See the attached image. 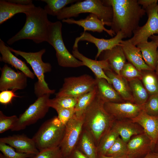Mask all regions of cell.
Wrapping results in <instances>:
<instances>
[{"mask_svg":"<svg viewBox=\"0 0 158 158\" xmlns=\"http://www.w3.org/2000/svg\"><path fill=\"white\" fill-rule=\"evenodd\" d=\"M104 4L111 6L113 17L111 26L116 34L119 31L126 38H131L133 32L139 26L140 19L146 11L139 5L137 0H105Z\"/></svg>","mask_w":158,"mask_h":158,"instance_id":"cell-1","label":"cell"},{"mask_svg":"<svg viewBox=\"0 0 158 158\" xmlns=\"http://www.w3.org/2000/svg\"><path fill=\"white\" fill-rule=\"evenodd\" d=\"M26 20L21 30L7 41L9 45L23 39L32 40L37 44L47 42L50 22L47 14L40 6H35L25 14Z\"/></svg>","mask_w":158,"mask_h":158,"instance_id":"cell-2","label":"cell"},{"mask_svg":"<svg viewBox=\"0 0 158 158\" xmlns=\"http://www.w3.org/2000/svg\"><path fill=\"white\" fill-rule=\"evenodd\" d=\"M104 103L97 93L83 115V128L92 135L97 146L102 138L112 128L116 120L105 110Z\"/></svg>","mask_w":158,"mask_h":158,"instance_id":"cell-3","label":"cell"},{"mask_svg":"<svg viewBox=\"0 0 158 158\" xmlns=\"http://www.w3.org/2000/svg\"><path fill=\"white\" fill-rule=\"evenodd\" d=\"M90 13L96 15L102 21L111 26L113 17L112 7L105 4L103 0H79L70 6L65 7L56 16L57 19L63 20L77 17L82 13Z\"/></svg>","mask_w":158,"mask_h":158,"instance_id":"cell-4","label":"cell"},{"mask_svg":"<svg viewBox=\"0 0 158 158\" xmlns=\"http://www.w3.org/2000/svg\"><path fill=\"white\" fill-rule=\"evenodd\" d=\"M9 48L16 56H20L24 59L32 68L38 79L34 86V93L37 98L46 94L51 95L55 92V90L50 89L44 79V74L50 72L52 68L49 63L44 62L42 60V56L46 51L45 49L36 52H28L16 50L9 47Z\"/></svg>","mask_w":158,"mask_h":158,"instance_id":"cell-5","label":"cell"},{"mask_svg":"<svg viewBox=\"0 0 158 158\" xmlns=\"http://www.w3.org/2000/svg\"><path fill=\"white\" fill-rule=\"evenodd\" d=\"M65 126L57 116L45 121L32 139L39 151L59 147L63 136Z\"/></svg>","mask_w":158,"mask_h":158,"instance_id":"cell-6","label":"cell"},{"mask_svg":"<svg viewBox=\"0 0 158 158\" xmlns=\"http://www.w3.org/2000/svg\"><path fill=\"white\" fill-rule=\"evenodd\" d=\"M62 24L59 21L50 22L47 41L54 49L59 65L68 68L83 66L82 62L75 58L66 47L62 35Z\"/></svg>","mask_w":158,"mask_h":158,"instance_id":"cell-7","label":"cell"},{"mask_svg":"<svg viewBox=\"0 0 158 158\" xmlns=\"http://www.w3.org/2000/svg\"><path fill=\"white\" fill-rule=\"evenodd\" d=\"M50 95L46 94L37 98L25 111L20 115L12 131H18L35 123L40 119L44 118L50 108L48 101Z\"/></svg>","mask_w":158,"mask_h":158,"instance_id":"cell-8","label":"cell"},{"mask_svg":"<svg viewBox=\"0 0 158 158\" xmlns=\"http://www.w3.org/2000/svg\"><path fill=\"white\" fill-rule=\"evenodd\" d=\"M96 80L85 74L65 78L62 87L56 97H69L78 98L92 90L96 86Z\"/></svg>","mask_w":158,"mask_h":158,"instance_id":"cell-9","label":"cell"},{"mask_svg":"<svg viewBox=\"0 0 158 158\" xmlns=\"http://www.w3.org/2000/svg\"><path fill=\"white\" fill-rule=\"evenodd\" d=\"M157 3L149 6L145 9L148 16L145 24L139 26L133 32V36L129 39L135 45L148 41L150 37L158 34V7Z\"/></svg>","mask_w":158,"mask_h":158,"instance_id":"cell-10","label":"cell"},{"mask_svg":"<svg viewBox=\"0 0 158 158\" xmlns=\"http://www.w3.org/2000/svg\"><path fill=\"white\" fill-rule=\"evenodd\" d=\"M83 116L74 114L65 125L64 133L59 146L63 158L68 157L76 148L83 129Z\"/></svg>","mask_w":158,"mask_h":158,"instance_id":"cell-11","label":"cell"},{"mask_svg":"<svg viewBox=\"0 0 158 158\" xmlns=\"http://www.w3.org/2000/svg\"><path fill=\"white\" fill-rule=\"evenodd\" d=\"M0 91L23 90L27 86L28 77L23 72L16 71L7 64L0 68Z\"/></svg>","mask_w":158,"mask_h":158,"instance_id":"cell-12","label":"cell"},{"mask_svg":"<svg viewBox=\"0 0 158 158\" xmlns=\"http://www.w3.org/2000/svg\"><path fill=\"white\" fill-rule=\"evenodd\" d=\"M144 104L138 105L130 102H105L106 111L116 120L131 119L137 116L144 109Z\"/></svg>","mask_w":158,"mask_h":158,"instance_id":"cell-13","label":"cell"},{"mask_svg":"<svg viewBox=\"0 0 158 158\" xmlns=\"http://www.w3.org/2000/svg\"><path fill=\"white\" fill-rule=\"evenodd\" d=\"M124 38H125L124 35L121 31L116 34L114 37L107 39L97 38L90 33L84 31L80 37L76 38L74 45H78V42L80 41H87L94 44L97 49V52L95 57L97 60L103 51L111 50L117 46L121 45Z\"/></svg>","mask_w":158,"mask_h":158,"instance_id":"cell-14","label":"cell"},{"mask_svg":"<svg viewBox=\"0 0 158 158\" xmlns=\"http://www.w3.org/2000/svg\"><path fill=\"white\" fill-rule=\"evenodd\" d=\"M131 120L142 128L144 133L150 140L153 150L158 140V115H150L143 110L137 116Z\"/></svg>","mask_w":158,"mask_h":158,"instance_id":"cell-15","label":"cell"},{"mask_svg":"<svg viewBox=\"0 0 158 158\" xmlns=\"http://www.w3.org/2000/svg\"><path fill=\"white\" fill-rule=\"evenodd\" d=\"M72 54L76 59L81 61L83 66L89 68L94 73L97 78H103L111 85V81L105 74L104 71L112 70L107 60H94L83 55L78 50V46L73 47Z\"/></svg>","mask_w":158,"mask_h":158,"instance_id":"cell-16","label":"cell"},{"mask_svg":"<svg viewBox=\"0 0 158 158\" xmlns=\"http://www.w3.org/2000/svg\"><path fill=\"white\" fill-rule=\"evenodd\" d=\"M63 23L68 24H75L83 28L84 31H90L99 33L104 31L109 35L113 37L116 34L111 29L108 30L104 27L108 26L105 22L100 20L94 14L90 13L85 18L75 20L72 18L64 19L62 20Z\"/></svg>","mask_w":158,"mask_h":158,"instance_id":"cell-17","label":"cell"},{"mask_svg":"<svg viewBox=\"0 0 158 158\" xmlns=\"http://www.w3.org/2000/svg\"><path fill=\"white\" fill-rule=\"evenodd\" d=\"M0 142L8 144L21 153L37 154L39 152L32 138L23 135H14L1 138Z\"/></svg>","mask_w":158,"mask_h":158,"instance_id":"cell-18","label":"cell"},{"mask_svg":"<svg viewBox=\"0 0 158 158\" xmlns=\"http://www.w3.org/2000/svg\"><path fill=\"white\" fill-rule=\"evenodd\" d=\"M127 156L136 158L153 151L150 140L144 133L135 135L127 143Z\"/></svg>","mask_w":158,"mask_h":158,"instance_id":"cell-19","label":"cell"},{"mask_svg":"<svg viewBox=\"0 0 158 158\" xmlns=\"http://www.w3.org/2000/svg\"><path fill=\"white\" fill-rule=\"evenodd\" d=\"M121 45L126 59L138 70H152L145 62L140 49L129 40H123Z\"/></svg>","mask_w":158,"mask_h":158,"instance_id":"cell-20","label":"cell"},{"mask_svg":"<svg viewBox=\"0 0 158 158\" xmlns=\"http://www.w3.org/2000/svg\"><path fill=\"white\" fill-rule=\"evenodd\" d=\"M0 52L1 56L0 61L11 65L13 67L25 74L27 77L31 79H34L35 75L30 70L25 62L14 55L10 50L9 47L0 39Z\"/></svg>","mask_w":158,"mask_h":158,"instance_id":"cell-21","label":"cell"},{"mask_svg":"<svg viewBox=\"0 0 158 158\" xmlns=\"http://www.w3.org/2000/svg\"><path fill=\"white\" fill-rule=\"evenodd\" d=\"M101 60H107L112 71L120 75V71L126 62V59L121 45L117 46L111 50L102 52L99 57Z\"/></svg>","mask_w":158,"mask_h":158,"instance_id":"cell-22","label":"cell"},{"mask_svg":"<svg viewBox=\"0 0 158 158\" xmlns=\"http://www.w3.org/2000/svg\"><path fill=\"white\" fill-rule=\"evenodd\" d=\"M112 127L118 133L119 136L127 143L133 135L144 133L142 128L131 119L116 120Z\"/></svg>","mask_w":158,"mask_h":158,"instance_id":"cell-23","label":"cell"},{"mask_svg":"<svg viewBox=\"0 0 158 158\" xmlns=\"http://www.w3.org/2000/svg\"><path fill=\"white\" fill-rule=\"evenodd\" d=\"M104 72L111 79V85L123 100L134 103L128 81L112 70Z\"/></svg>","mask_w":158,"mask_h":158,"instance_id":"cell-24","label":"cell"},{"mask_svg":"<svg viewBox=\"0 0 158 158\" xmlns=\"http://www.w3.org/2000/svg\"><path fill=\"white\" fill-rule=\"evenodd\" d=\"M35 6L33 4L22 5L12 3L8 0L0 1V24L13 17L16 14L23 13L25 14Z\"/></svg>","mask_w":158,"mask_h":158,"instance_id":"cell-25","label":"cell"},{"mask_svg":"<svg viewBox=\"0 0 158 158\" xmlns=\"http://www.w3.org/2000/svg\"><path fill=\"white\" fill-rule=\"evenodd\" d=\"M96 86L97 96L104 103L125 102L111 85L103 78H97Z\"/></svg>","mask_w":158,"mask_h":158,"instance_id":"cell-26","label":"cell"},{"mask_svg":"<svg viewBox=\"0 0 158 158\" xmlns=\"http://www.w3.org/2000/svg\"><path fill=\"white\" fill-rule=\"evenodd\" d=\"M76 148L89 158H99L97 146L92 137L83 128Z\"/></svg>","mask_w":158,"mask_h":158,"instance_id":"cell-27","label":"cell"},{"mask_svg":"<svg viewBox=\"0 0 158 158\" xmlns=\"http://www.w3.org/2000/svg\"><path fill=\"white\" fill-rule=\"evenodd\" d=\"M140 49L146 63L155 71L157 61L158 47L153 41H147L136 46Z\"/></svg>","mask_w":158,"mask_h":158,"instance_id":"cell-28","label":"cell"},{"mask_svg":"<svg viewBox=\"0 0 158 158\" xmlns=\"http://www.w3.org/2000/svg\"><path fill=\"white\" fill-rule=\"evenodd\" d=\"M134 103L143 105L147 101L149 95L144 87L141 80L135 79L128 81Z\"/></svg>","mask_w":158,"mask_h":158,"instance_id":"cell-29","label":"cell"},{"mask_svg":"<svg viewBox=\"0 0 158 158\" xmlns=\"http://www.w3.org/2000/svg\"><path fill=\"white\" fill-rule=\"evenodd\" d=\"M97 93L96 85L91 91L83 94L78 98L75 107V115L78 117H81L85 111L96 98Z\"/></svg>","mask_w":158,"mask_h":158,"instance_id":"cell-30","label":"cell"},{"mask_svg":"<svg viewBox=\"0 0 158 158\" xmlns=\"http://www.w3.org/2000/svg\"><path fill=\"white\" fill-rule=\"evenodd\" d=\"M141 80L149 95L158 94V77L154 71H142Z\"/></svg>","mask_w":158,"mask_h":158,"instance_id":"cell-31","label":"cell"},{"mask_svg":"<svg viewBox=\"0 0 158 158\" xmlns=\"http://www.w3.org/2000/svg\"><path fill=\"white\" fill-rule=\"evenodd\" d=\"M119 136L117 132L112 127L102 138L97 146L98 154L105 155Z\"/></svg>","mask_w":158,"mask_h":158,"instance_id":"cell-32","label":"cell"},{"mask_svg":"<svg viewBox=\"0 0 158 158\" xmlns=\"http://www.w3.org/2000/svg\"><path fill=\"white\" fill-rule=\"evenodd\" d=\"M77 99L69 97H55L49 99L48 105L56 111L62 109L74 108Z\"/></svg>","mask_w":158,"mask_h":158,"instance_id":"cell-33","label":"cell"},{"mask_svg":"<svg viewBox=\"0 0 158 158\" xmlns=\"http://www.w3.org/2000/svg\"><path fill=\"white\" fill-rule=\"evenodd\" d=\"M77 0H42L47 3L44 10L47 14L57 16L61 11L68 4L76 2Z\"/></svg>","mask_w":158,"mask_h":158,"instance_id":"cell-34","label":"cell"},{"mask_svg":"<svg viewBox=\"0 0 158 158\" xmlns=\"http://www.w3.org/2000/svg\"><path fill=\"white\" fill-rule=\"evenodd\" d=\"M105 155L115 158L127 156V143L118 137Z\"/></svg>","mask_w":158,"mask_h":158,"instance_id":"cell-35","label":"cell"},{"mask_svg":"<svg viewBox=\"0 0 158 158\" xmlns=\"http://www.w3.org/2000/svg\"><path fill=\"white\" fill-rule=\"evenodd\" d=\"M0 150L6 158H32L35 155L18 152L9 145L1 142Z\"/></svg>","mask_w":158,"mask_h":158,"instance_id":"cell-36","label":"cell"},{"mask_svg":"<svg viewBox=\"0 0 158 158\" xmlns=\"http://www.w3.org/2000/svg\"><path fill=\"white\" fill-rule=\"evenodd\" d=\"M120 75L128 81L135 79L141 80L142 75V71H140L129 62L126 63L120 72Z\"/></svg>","mask_w":158,"mask_h":158,"instance_id":"cell-37","label":"cell"},{"mask_svg":"<svg viewBox=\"0 0 158 158\" xmlns=\"http://www.w3.org/2000/svg\"><path fill=\"white\" fill-rule=\"evenodd\" d=\"M18 119V117L16 115L7 116L0 111V133H2L8 130H11Z\"/></svg>","mask_w":158,"mask_h":158,"instance_id":"cell-38","label":"cell"},{"mask_svg":"<svg viewBox=\"0 0 158 158\" xmlns=\"http://www.w3.org/2000/svg\"><path fill=\"white\" fill-rule=\"evenodd\" d=\"M143 110L150 115H158V94L149 95Z\"/></svg>","mask_w":158,"mask_h":158,"instance_id":"cell-39","label":"cell"},{"mask_svg":"<svg viewBox=\"0 0 158 158\" xmlns=\"http://www.w3.org/2000/svg\"><path fill=\"white\" fill-rule=\"evenodd\" d=\"M32 158H64L59 147L39 151Z\"/></svg>","mask_w":158,"mask_h":158,"instance_id":"cell-40","label":"cell"},{"mask_svg":"<svg viewBox=\"0 0 158 158\" xmlns=\"http://www.w3.org/2000/svg\"><path fill=\"white\" fill-rule=\"evenodd\" d=\"M58 117L63 125H66L75 114L74 108H64L56 111Z\"/></svg>","mask_w":158,"mask_h":158,"instance_id":"cell-41","label":"cell"},{"mask_svg":"<svg viewBox=\"0 0 158 158\" xmlns=\"http://www.w3.org/2000/svg\"><path fill=\"white\" fill-rule=\"evenodd\" d=\"M16 90H5L0 93V103L2 104L6 105L11 103L13 98L19 97L15 93Z\"/></svg>","mask_w":158,"mask_h":158,"instance_id":"cell-42","label":"cell"},{"mask_svg":"<svg viewBox=\"0 0 158 158\" xmlns=\"http://www.w3.org/2000/svg\"><path fill=\"white\" fill-rule=\"evenodd\" d=\"M67 158H89L79 150L75 148Z\"/></svg>","mask_w":158,"mask_h":158,"instance_id":"cell-43","label":"cell"},{"mask_svg":"<svg viewBox=\"0 0 158 158\" xmlns=\"http://www.w3.org/2000/svg\"><path fill=\"white\" fill-rule=\"evenodd\" d=\"M138 4L142 6V8L145 9L146 8L151 5L156 3H157V0H138Z\"/></svg>","mask_w":158,"mask_h":158,"instance_id":"cell-44","label":"cell"},{"mask_svg":"<svg viewBox=\"0 0 158 158\" xmlns=\"http://www.w3.org/2000/svg\"><path fill=\"white\" fill-rule=\"evenodd\" d=\"M8 1L17 4L22 5H29L33 4L31 0H8Z\"/></svg>","mask_w":158,"mask_h":158,"instance_id":"cell-45","label":"cell"},{"mask_svg":"<svg viewBox=\"0 0 158 158\" xmlns=\"http://www.w3.org/2000/svg\"><path fill=\"white\" fill-rule=\"evenodd\" d=\"M143 158H158V153L150 152Z\"/></svg>","mask_w":158,"mask_h":158,"instance_id":"cell-46","label":"cell"},{"mask_svg":"<svg viewBox=\"0 0 158 158\" xmlns=\"http://www.w3.org/2000/svg\"><path fill=\"white\" fill-rule=\"evenodd\" d=\"M151 41H153L158 47V35H154L150 36V38Z\"/></svg>","mask_w":158,"mask_h":158,"instance_id":"cell-47","label":"cell"},{"mask_svg":"<svg viewBox=\"0 0 158 158\" xmlns=\"http://www.w3.org/2000/svg\"><path fill=\"white\" fill-rule=\"evenodd\" d=\"M99 158H129L128 156H125L121 157L119 158H115L113 157H109L107 156H106L104 155H99Z\"/></svg>","mask_w":158,"mask_h":158,"instance_id":"cell-48","label":"cell"},{"mask_svg":"<svg viewBox=\"0 0 158 158\" xmlns=\"http://www.w3.org/2000/svg\"><path fill=\"white\" fill-rule=\"evenodd\" d=\"M154 71L157 75L158 77V48L157 49V61L156 68Z\"/></svg>","mask_w":158,"mask_h":158,"instance_id":"cell-49","label":"cell"},{"mask_svg":"<svg viewBox=\"0 0 158 158\" xmlns=\"http://www.w3.org/2000/svg\"><path fill=\"white\" fill-rule=\"evenodd\" d=\"M0 158H6L2 153H0Z\"/></svg>","mask_w":158,"mask_h":158,"instance_id":"cell-50","label":"cell"},{"mask_svg":"<svg viewBox=\"0 0 158 158\" xmlns=\"http://www.w3.org/2000/svg\"><path fill=\"white\" fill-rule=\"evenodd\" d=\"M157 147V148H158V140L156 143V145H155V147Z\"/></svg>","mask_w":158,"mask_h":158,"instance_id":"cell-51","label":"cell"},{"mask_svg":"<svg viewBox=\"0 0 158 158\" xmlns=\"http://www.w3.org/2000/svg\"><path fill=\"white\" fill-rule=\"evenodd\" d=\"M157 5H158V3L157 4Z\"/></svg>","mask_w":158,"mask_h":158,"instance_id":"cell-52","label":"cell"},{"mask_svg":"<svg viewBox=\"0 0 158 158\" xmlns=\"http://www.w3.org/2000/svg\"></svg>","mask_w":158,"mask_h":158,"instance_id":"cell-53","label":"cell"},{"mask_svg":"<svg viewBox=\"0 0 158 158\" xmlns=\"http://www.w3.org/2000/svg\"></svg>","mask_w":158,"mask_h":158,"instance_id":"cell-54","label":"cell"}]
</instances>
